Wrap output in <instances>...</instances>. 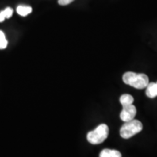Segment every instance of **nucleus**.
Wrapping results in <instances>:
<instances>
[{"label":"nucleus","instance_id":"nucleus-7","mask_svg":"<svg viewBox=\"0 0 157 157\" xmlns=\"http://www.w3.org/2000/svg\"><path fill=\"white\" fill-rule=\"evenodd\" d=\"M119 101L120 103L123 106H126V105H131L134 102V98L132 95H129V94H124L119 98Z\"/></svg>","mask_w":157,"mask_h":157},{"label":"nucleus","instance_id":"nucleus-5","mask_svg":"<svg viewBox=\"0 0 157 157\" xmlns=\"http://www.w3.org/2000/svg\"><path fill=\"white\" fill-rule=\"evenodd\" d=\"M146 93L150 98H154L157 96V82H151L147 85Z\"/></svg>","mask_w":157,"mask_h":157},{"label":"nucleus","instance_id":"nucleus-9","mask_svg":"<svg viewBox=\"0 0 157 157\" xmlns=\"http://www.w3.org/2000/svg\"><path fill=\"white\" fill-rule=\"evenodd\" d=\"M13 14V9L7 7L4 10L0 12V23L3 22L6 18H10Z\"/></svg>","mask_w":157,"mask_h":157},{"label":"nucleus","instance_id":"nucleus-1","mask_svg":"<svg viewBox=\"0 0 157 157\" xmlns=\"http://www.w3.org/2000/svg\"><path fill=\"white\" fill-rule=\"evenodd\" d=\"M123 82L126 84L138 90L144 89L149 83L148 76L144 74H136L128 71L123 75Z\"/></svg>","mask_w":157,"mask_h":157},{"label":"nucleus","instance_id":"nucleus-4","mask_svg":"<svg viewBox=\"0 0 157 157\" xmlns=\"http://www.w3.org/2000/svg\"><path fill=\"white\" fill-rule=\"evenodd\" d=\"M137 113V109L134 105H126L123 106V109L120 113L121 119L124 122L129 121L134 119Z\"/></svg>","mask_w":157,"mask_h":157},{"label":"nucleus","instance_id":"nucleus-8","mask_svg":"<svg viewBox=\"0 0 157 157\" xmlns=\"http://www.w3.org/2000/svg\"><path fill=\"white\" fill-rule=\"evenodd\" d=\"M31 12H32V8L30 6L20 5L17 7V14L21 15V16H27V15L31 13Z\"/></svg>","mask_w":157,"mask_h":157},{"label":"nucleus","instance_id":"nucleus-2","mask_svg":"<svg viewBox=\"0 0 157 157\" xmlns=\"http://www.w3.org/2000/svg\"><path fill=\"white\" fill-rule=\"evenodd\" d=\"M109 132V127L105 124H101L97 128L88 132L87 140L91 144H101L108 137Z\"/></svg>","mask_w":157,"mask_h":157},{"label":"nucleus","instance_id":"nucleus-11","mask_svg":"<svg viewBox=\"0 0 157 157\" xmlns=\"http://www.w3.org/2000/svg\"><path fill=\"white\" fill-rule=\"evenodd\" d=\"M74 0H58V4L60 5L65 6L69 5L70 3H71L72 2H74Z\"/></svg>","mask_w":157,"mask_h":157},{"label":"nucleus","instance_id":"nucleus-3","mask_svg":"<svg viewBox=\"0 0 157 157\" xmlns=\"http://www.w3.org/2000/svg\"><path fill=\"white\" fill-rule=\"evenodd\" d=\"M142 129V123L134 119L129 121L124 122L120 129V135L123 138L128 139L141 132Z\"/></svg>","mask_w":157,"mask_h":157},{"label":"nucleus","instance_id":"nucleus-10","mask_svg":"<svg viewBox=\"0 0 157 157\" xmlns=\"http://www.w3.org/2000/svg\"><path fill=\"white\" fill-rule=\"evenodd\" d=\"M7 40L3 31H0V50H4L7 46Z\"/></svg>","mask_w":157,"mask_h":157},{"label":"nucleus","instance_id":"nucleus-6","mask_svg":"<svg viewBox=\"0 0 157 157\" xmlns=\"http://www.w3.org/2000/svg\"><path fill=\"white\" fill-rule=\"evenodd\" d=\"M99 157H121V154L119 151L105 148L100 153Z\"/></svg>","mask_w":157,"mask_h":157}]
</instances>
